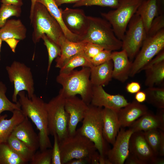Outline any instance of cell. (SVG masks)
I'll list each match as a JSON object with an SVG mask.
<instances>
[{
    "instance_id": "bcb514c9",
    "label": "cell",
    "mask_w": 164,
    "mask_h": 164,
    "mask_svg": "<svg viewBox=\"0 0 164 164\" xmlns=\"http://www.w3.org/2000/svg\"><path fill=\"white\" fill-rule=\"evenodd\" d=\"M91 164V159L89 157L75 159L68 161L66 164Z\"/></svg>"
},
{
    "instance_id": "11a10c76",
    "label": "cell",
    "mask_w": 164,
    "mask_h": 164,
    "mask_svg": "<svg viewBox=\"0 0 164 164\" xmlns=\"http://www.w3.org/2000/svg\"><path fill=\"white\" fill-rule=\"evenodd\" d=\"M99 164H112L107 156H104L100 154L99 158Z\"/></svg>"
},
{
    "instance_id": "277c9868",
    "label": "cell",
    "mask_w": 164,
    "mask_h": 164,
    "mask_svg": "<svg viewBox=\"0 0 164 164\" xmlns=\"http://www.w3.org/2000/svg\"><path fill=\"white\" fill-rule=\"evenodd\" d=\"M30 19L33 28L32 39L34 44L39 42L43 35L45 34L59 45L60 39L64 34L58 23L44 5L36 2Z\"/></svg>"
},
{
    "instance_id": "f5cc1de1",
    "label": "cell",
    "mask_w": 164,
    "mask_h": 164,
    "mask_svg": "<svg viewBox=\"0 0 164 164\" xmlns=\"http://www.w3.org/2000/svg\"><path fill=\"white\" fill-rule=\"evenodd\" d=\"M159 14H164V0H156Z\"/></svg>"
},
{
    "instance_id": "4dcf8cb0",
    "label": "cell",
    "mask_w": 164,
    "mask_h": 164,
    "mask_svg": "<svg viewBox=\"0 0 164 164\" xmlns=\"http://www.w3.org/2000/svg\"><path fill=\"white\" fill-rule=\"evenodd\" d=\"M27 163L12 150L7 142L0 144V164Z\"/></svg>"
},
{
    "instance_id": "d4e9b609",
    "label": "cell",
    "mask_w": 164,
    "mask_h": 164,
    "mask_svg": "<svg viewBox=\"0 0 164 164\" xmlns=\"http://www.w3.org/2000/svg\"><path fill=\"white\" fill-rule=\"evenodd\" d=\"M9 119L6 114L0 115V144L7 142L15 127L22 122L25 116L21 110H15Z\"/></svg>"
},
{
    "instance_id": "7402d4cb",
    "label": "cell",
    "mask_w": 164,
    "mask_h": 164,
    "mask_svg": "<svg viewBox=\"0 0 164 164\" xmlns=\"http://www.w3.org/2000/svg\"><path fill=\"white\" fill-rule=\"evenodd\" d=\"M87 41L73 42L68 39L63 35L60 38L59 45L61 49L60 56L56 59V67L60 68L72 56L83 51Z\"/></svg>"
},
{
    "instance_id": "ffe728a7",
    "label": "cell",
    "mask_w": 164,
    "mask_h": 164,
    "mask_svg": "<svg viewBox=\"0 0 164 164\" xmlns=\"http://www.w3.org/2000/svg\"><path fill=\"white\" fill-rule=\"evenodd\" d=\"M147 107L134 101L117 111L121 128L129 127L136 120L148 111Z\"/></svg>"
},
{
    "instance_id": "d6986e66",
    "label": "cell",
    "mask_w": 164,
    "mask_h": 164,
    "mask_svg": "<svg viewBox=\"0 0 164 164\" xmlns=\"http://www.w3.org/2000/svg\"><path fill=\"white\" fill-rule=\"evenodd\" d=\"M118 111L105 108L102 110L103 137L108 144L112 145L121 128Z\"/></svg>"
},
{
    "instance_id": "f1b7e54d",
    "label": "cell",
    "mask_w": 164,
    "mask_h": 164,
    "mask_svg": "<svg viewBox=\"0 0 164 164\" xmlns=\"http://www.w3.org/2000/svg\"><path fill=\"white\" fill-rule=\"evenodd\" d=\"M145 85L149 87L161 84L164 80V61L145 70Z\"/></svg>"
},
{
    "instance_id": "6da1fadb",
    "label": "cell",
    "mask_w": 164,
    "mask_h": 164,
    "mask_svg": "<svg viewBox=\"0 0 164 164\" xmlns=\"http://www.w3.org/2000/svg\"><path fill=\"white\" fill-rule=\"evenodd\" d=\"M19 102L21 110L25 116L30 118L39 131L40 150L52 148L48 129L47 114L45 102L40 97L34 94L29 98L24 91L19 92Z\"/></svg>"
},
{
    "instance_id": "44dd1931",
    "label": "cell",
    "mask_w": 164,
    "mask_h": 164,
    "mask_svg": "<svg viewBox=\"0 0 164 164\" xmlns=\"http://www.w3.org/2000/svg\"><path fill=\"white\" fill-rule=\"evenodd\" d=\"M111 59L113 64L112 78L125 82L129 76L132 62L124 50L112 52Z\"/></svg>"
},
{
    "instance_id": "f546056e",
    "label": "cell",
    "mask_w": 164,
    "mask_h": 164,
    "mask_svg": "<svg viewBox=\"0 0 164 164\" xmlns=\"http://www.w3.org/2000/svg\"><path fill=\"white\" fill-rule=\"evenodd\" d=\"M7 142L12 150L27 163L32 159L35 152L30 150L22 141L12 134Z\"/></svg>"
},
{
    "instance_id": "b9f144b4",
    "label": "cell",
    "mask_w": 164,
    "mask_h": 164,
    "mask_svg": "<svg viewBox=\"0 0 164 164\" xmlns=\"http://www.w3.org/2000/svg\"><path fill=\"white\" fill-rule=\"evenodd\" d=\"M54 144L52 149L51 164H62L59 141L57 135L54 134Z\"/></svg>"
},
{
    "instance_id": "681fc988",
    "label": "cell",
    "mask_w": 164,
    "mask_h": 164,
    "mask_svg": "<svg viewBox=\"0 0 164 164\" xmlns=\"http://www.w3.org/2000/svg\"><path fill=\"white\" fill-rule=\"evenodd\" d=\"M2 3L13 5L21 7L23 3L22 0H1Z\"/></svg>"
},
{
    "instance_id": "f907efd6",
    "label": "cell",
    "mask_w": 164,
    "mask_h": 164,
    "mask_svg": "<svg viewBox=\"0 0 164 164\" xmlns=\"http://www.w3.org/2000/svg\"><path fill=\"white\" fill-rule=\"evenodd\" d=\"M19 41L15 39H10L6 40L5 42L10 46L12 51L15 52L16 45Z\"/></svg>"
},
{
    "instance_id": "8fae6325",
    "label": "cell",
    "mask_w": 164,
    "mask_h": 164,
    "mask_svg": "<svg viewBox=\"0 0 164 164\" xmlns=\"http://www.w3.org/2000/svg\"><path fill=\"white\" fill-rule=\"evenodd\" d=\"M164 48V29L153 36L146 37L132 62L129 76L133 77L141 71L143 67Z\"/></svg>"
},
{
    "instance_id": "9a60e30c",
    "label": "cell",
    "mask_w": 164,
    "mask_h": 164,
    "mask_svg": "<svg viewBox=\"0 0 164 164\" xmlns=\"http://www.w3.org/2000/svg\"><path fill=\"white\" fill-rule=\"evenodd\" d=\"M128 103L125 97L121 95H111L107 93L102 86H93L92 96L90 103L93 105L118 111Z\"/></svg>"
},
{
    "instance_id": "52a82bcc",
    "label": "cell",
    "mask_w": 164,
    "mask_h": 164,
    "mask_svg": "<svg viewBox=\"0 0 164 164\" xmlns=\"http://www.w3.org/2000/svg\"><path fill=\"white\" fill-rule=\"evenodd\" d=\"M143 0H119L117 7L102 16L111 25L117 37L122 40L130 20Z\"/></svg>"
},
{
    "instance_id": "c3c4849f",
    "label": "cell",
    "mask_w": 164,
    "mask_h": 164,
    "mask_svg": "<svg viewBox=\"0 0 164 164\" xmlns=\"http://www.w3.org/2000/svg\"><path fill=\"white\" fill-rule=\"evenodd\" d=\"M159 155L161 157L164 156V131L161 130Z\"/></svg>"
},
{
    "instance_id": "9f6ffc18",
    "label": "cell",
    "mask_w": 164,
    "mask_h": 164,
    "mask_svg": "<svg viewBox=\"0 0 164 164\" xmlns=\"http://www.w3.org/2000/svg\"><path fill=\"white\" fill-rule=\"evenodd\" d=\"M31 2V6L30 10L29 18L30 19L32 16L33 11L34 5L36 2L37 0H30Z\"/></svg>"
},
{
    "instance_id": "1f68e13d",
    "label": "cell",
    "mask_w": 164,
    "mask_h": 164,
    "mask_svg": "<svg viewBox=\"0 0 164 164\" xmlns=\"http://www.w3.org/2000/svg\"><path fill=\"white\" fill-rule=\"evenodd\" d=\"M146 93V101L158 109L164 108V88L148 87L144 91Z\"/></svg>"
},
{
    "instance_id": "83f0119b",
    "label": "cell",
    "mask_w": 164,
    "mask_h": 164,
    "mask_svg": "<svg viewBox=\"0 0 164 164\" xmlns=\"http://www.w3.org/2000/svg\"><path fill=\"white\" fill-rule=\"evenodd\" d=\"M93 66L90 59L82 51L70 58L60 68L59 73H67L79 67L91 68Z\"/></svg>"
},
{
    "instance_id": "db71d44e",
    "label": "cell",
    "mask_w": 164,
    "mask_h": 164,
    "mask_svg": "<svg viewBox=\"0 0 164 164\" xmlns=\"http://www.w3.org/2000/svg\"><path fill=\"white\" fill-rule=\"evenodd\" d=\"M100 154L97 151H96L93 155L91 158V164H99V158Z\"/></svg>"
},
{
    "instance_id": "7a4b0ae2",
    "label": "cell",
    "mask_w": 164,
    "mask_h": 164,
    "mask_svg": "<svg viewBox=\"0 0 164 164\" xmlns=\"http://www.w3.org/2000/svg\"><path fill=\"white\" fill-rule=\"evenodd\" d=\"M90 68L83 67L79 70H73L66 73H60L56 81L62 86L59 93L64 98L80 95L87 104H90L93 85L90 79Z\"/></svg>"
},
{
    "instance_id": "484cf974",
    "label": "cell",
    "mask_w": 164,
    "mask_h": 164,
    "mask_svg": "<svg viewBox=\"0 0 164 164\" xmlns=\"http://www.w3.org/2000/svg\"><path fill=\"white\" fill-rule=\"evenodd\" d=\"M36 2L40 3L45 6L58 23L64 35L68 39L75 42L83 41L80 37L72 33L67 28L62 17L61 9L59 8L54 0H37Z\"/></svg>"
},
{
    "instance_id": "5b68a950",
    "label": "cell",
    "mask_w": 164,
    "mask_h": 164,
    "mask_svg": "<svg viewBox=\"0 0 164 164\" xmlns=\"http://www.w3.org/2000/svg\"><path fill=\"white\" fill-rule=\"evenodd\" d=\"M102 108L89 104L82 125L77 130L94 143L101 155L107 156L110 149L103 134Z\"/></svg>"
},
{
    "instance_id": "603a6c76",
    "label": "cell",
    "mask_w": 164,
    "mask_h": 164,
    "mask_svg": "<svg viewBox=\"0 0 164 164\" xmlns=\"http://www.w3.org/2000/svg\"><path fill=\"white\" fill-rule=\"evenodd\" d=\"M27 29L19 19H8L0 28V38L2 41L10 39L20 40L26 36Z\"/></svg>"
},
{
    "instance_id": "f6af8a7d",
    "label": "cell",
    "mask_w": 164,
    "mask_h": 164,
    "mask_svg": "<svg viewBox=\"0 0 164 164\" xmlns=\"http://www.w3.org/2000/svg\"><path fill=\"white\" fill-rule=\"evenodd\" d=\"M124 163L126 164H145L136 156L130 152Z\"/></svg>"
},
{
    "instance_id": "e575fe53",
    "label": "cell",
    "mask_w": 164,
    "mask_h": 164,
    "mask_svg": "<svg viewBox=\"0 0 164 164\" xmlns=\"http://www.w3.org/2000/svg\"><path fill=\"white\" fill-rule=\"evenodd\" d=\"M21 13V6L2 3L0 8V28L9 18L12 16L19 17Z\"/></svg>"
},
{
    "instance_id": "6f0895ef",
    "label": "cell",
    "mask_w": 164,
    "mask_h": 164,
    "mask_svg": "<svg viewBox=\"0 0 164 164\" xmlns=\"http://www.w3.org/2000/svg\"><path fill=\"white\" fill-rule=\"evenodd\" d=\"M2 41L1 39L0 38V52H1V46H2ZM0 60H1V59H0Z\"/></svg>"
},
{
    "instance_id": "8d00e7d4",
    "label": "cell",
    "mask_w": 164,
    "mask_h": 164,
    "mask_svg": "<svg viewBox=\"0 0 164 164\" xmlns=\"http://www.w3.org/2000/svg\"><path fill=\"white\" fill-rule=\"evenodd\" d=\"M119 0H81L73 5V7L83 6L96 5L102 7H107L113 9L116 8Z\"/></svg>"
},
{
    "instance_id": "cb8c5ba5",
    "label": "cell",
    "mask_w": 164,
    "mask_h": 164,
    "mask_svg": "<svg viewBox=\"0 0 164 164\" xmlns=\"http://www.w3.org/2000/svg\"><path fill=\"white\" fill-rule=\"evenodd\" d=\"M113 68L111 60L91 67L90 79L92 85L103 86L107 85L112 78Z\"/></svg>"
},
{
    "instance_id": "ee69618b",
    "label": "cell",
    "mask_w": 164,
    "mask_h": 164,
    "mask_svg": "<svg viewBox=\"0 0 164 164\" xmlns=\"http://www.w3.org/2000/svg\"><path fill=\"white\" fill-rule=\"evenodd\" d=\"M141 86L139 83L137 82H132L128 84L126 87L127 92L131 94L136 93L140 91Z\"/></svg>"
},
{
    "instance_id": "836d02e7",
    "label": "cell",
    "mask_w": 164,
    "mask_h": 164,
    "mask_svg": "<svg viewBox=\"0 0 164 164\" xmlns=\"http://www.w3.org/2000/svg\"><path fill=\"white\" fill-rule=\"evenodd\" d=\"M46 46L48 53V62L47 69V74L49 73L53 60L59 56L61 53L60 46L45 34L41 37Z\"/></svg>"
},
{
    "instance_id": "4316f807",
    "label": "cell",
    "mask_w": 164,
    "mask_h": 164,
    "mask_svg": "<svg viewBox=\"0 0 164 164\" xmlns=\"http://www.w3.org/2000/svg\"><path fill=\"white\" fill-rule=\"evenodd\" d=\"M135 13L141 17L147 35L153 20L159 15L156 0H143Z\"/></svg>"
},
{
    "instance_id": "60d3db41",
    "label": "cell",
    "mask_w": 164,
    "mask_h": 164,
    "mask_svg": "<svg viewBox=\"0 0 164 164\" xmlns=\"http://www.w3.org/2000/svg\"><path fill=\"white\" fill-rule=\"evenodd\" d=\"M104 49L99 45L87 42L84 47L83 51L86 56L91 60Z\"/></svg>"
},
{
    "instance_id": "5bb4252c",
    "label": "cell",
    "mask_w": 164,
    "mask_h": 164,
    "mask_svg": "<svg viewBox=\"0 0 164 164\" xmlns=\"http://www.w3.org/2000/svg\"><path fill=\"white\" fill-rule=\"evenodd\" d=\"M88 105L76 96L65 98V109L69 115L68 134L76 132L77 124L84 117Z\"/></svg>"
},
{
    "instance_id": "e0dca14e",
    "label": "cell",
    "mask_w": 164,
    "mask_h": 164,
    "mask_svg": "<svg viewBox=\"0 0 164 164\" xmlns=\"http://www.w3.org/2000/svg\"><path fill=\"white\" fill-rule=\"evenodd\" d=\"M12 134L32 151L35 152L39 148V135L35 132L27 117L25 116L24 120L15 127Z\"/></svg>"
},
{
    "instance_id": "ac0fdd59",
    "label": "cell",
    "mask_w": 164,
    "mask_h": 164,
    "mask_svg": "<svg viewBox=\"0 0 164 164\" xmlns=\"http://www.w3.org/2000/svg\"><path fill=\"white\" fill-rule=\"evenodd\" d=\"M158 109L155 114L148 111L133 123L129 128L133 132L156 129L164 131V108Z\"/></svg>"
},
{
    "instance_id": "74e56055",
    "label": "cell",
    "mask_w": 164,
    "mask_h": 164,
    "mask_svg": "<svg viewBox=\"0 0 164 164\" xmlns=\"http://www.w3.org/2000/svg\"><path fill=\"white\" fill-rule=\"evenodd\" d=\"M52 149L48 148L35 152L29 161L30 164H51Z\"/></svg>"
},
{
    "instance_id": "f35d334b",
    "label": "cell",
    "mask_w": 164,
    "mask_h": 164,
    "mask_svg": "<svg viewBox=\"0 0 164 164\" xmlns=\"http://www.w3.org/2000/svg\"><path fill=\"white\" fill-rule=\"evenodd\" d=\"M164 29V14L159 15L153 19L146 37L153 36Z\"/></svg>"
},
{
    "instance_id": "ba28073f",
    "label": "cell",
    "mask_w": 164,
    "mask_h": 164,
    "mask_svg": "<svg viewBox=\"0 0 164 164\" xmlns=\"http://www.w3.org/2000/svg\"><path fill=\"white\" fill-rule=\"evenodd\" d=\"M65 98L60 94L45 103L49 135L56 134L59 142L68 135L69 115L64 107Z\"/></svg>"
},
{
    "instance_id": "9c48e42d",
    "label": "cell",
    "mask_w": 164,
    "mask_h": 164,
    "mask_svg": "<svg viewBox=\"0 0 164 164\" xmlns=\"http://www.w3.org/2000/svg\"><path fill=\"white\" fill-rule=\"evenodd\" d=\"M10 82L14 84L12 101L17 102L18 93L26 91L31 98L34 94V81L31 68L23 63L14 61L11 64L6 67Z\"/></svg>"
},
{
    "instance_id": "7c38bea8",
    "label": "cell",
    "mask_w": 164,
    "mask_h": 164,
    "mask_svg": "<svg viewBox=\"0 0 164 164\" xmlns=\"http://www.w3.org/2000/svg\"><path fill=\"white\" fill-rule=\"evenodd\" d=\"M61 10L62 17L67 28L71 32L82 39L86 33L88 26L87 16L84 11L81 9L68 7Z\"/></svg>"
},
{
    "instance_id": "30bf717a",
    "label": "cell",
    "mask_w": 164,
    "mask_h": 164,
    "mask_svg": "<svg viewBox=\"0 0 164 164\" xmlns=\"http://www.w3.org/2000/svg\"><path fill=\"white\" fill-rule=\"evenodd\" d=\"M122 40L121 48L132 62L146 37V33L141 17L135 13L128 25Z\"/></svg>"
},
{
    "instance_id": "816d5d0a",
    "label": "cell",
    "mask_w": 164,
    "mask_h": 164,
    "mask_svg": "<svg viewBox=\"0 0 164 164\" xmlns=\"http://www.w3.org/2000/svg\"><path fill=\"white\" fill-rule=\"evenodd\" d=\"M59 7L62 4L72 3H76L81 0H54Z\"/></svg>"
},
{
    "instance_id": "2e32d148",
    "label": "cell",
    "mask_w": 164,
    "mask_h": 164,
    "mask_svg": "<svg viewBox=\"0 0 164 164\" xmlns=\"http://www.w3.org/2000/svg\"><path fill=\"white\" fill-rule=\"evenodd\" d=\"M129 152L135 155L145 164H154L156 156L147 142L143 131L133 132L129 142Z\"/></svg>"
},
{
    "instance_id": "ab89813d",
    "label": "cell",
    "mask_w": 164,
    "mask_h": 164,
    "mask_svg": "<svg viewBox=\"0 0 164 164\" xmlns=\"http://www.w3.org/2000/svg\"><path fill=\"white\" fill-rule=\"evenodd\" d=\"M112 51L103 50L90 60L93 66L104 63L111 60Z\"/></svg>"
},
{
    "instance_id": "3957f363",
    "label": "cell",
    "mask_w": 164,
    "mask_h": 164,
    "mask_svg": "<svg viewBox=\"0 0 164 164\" xmlns=\"http://www.w3.org/2000/svg\"><path fill=\"white\" fill-rule=\"evenodd\" d=\"M88 26L82 40L100 46L111 51L121 48L122 41L115 35L112 27L107 20L100 17L87 16Z\"/></svg>"
},
{
    "instance_id": "4fadbf2b",
    "label": "cell",
    "mask_w": 164,
    "mask_h": 164,
    "mask_svg": "<svg viewBox=\"0 0 164 164\" xmlns=\"http://www.w3.org/2000/svg\"><path fill=\"white\" fill-rule=\"evenodd\" d=\"M133 132L130 128H121L118 133L113 147L110 149L107 157L112 164H123L129 153V142Z\"/></svg>"
},
{
    "instance_id": "7bdbcfd3",
    "label": "cell",
    "mask_w": 164,
    "mask_h": 164,
    "mask_svg": "<svg viewBox=\"0 0 164 164\" xmlns=\"http://www.w3.org/2000/svg\"><path fill=\"white\" fill-rule=\"evenodd\" d=\"M164 61V49L160 51L154 57L149 61L142 68V70L150 68Z\"/></svg>"
},
{
    "instance_id": "d6a6232c",
    "label": "cell",
    "mask_w": 164,
    "mask_h": 164,
    "mask_svg": "<svg viewBox=\"0 0 164 164\" xmlns=\"http://www.w3.org/2000/svg\"><path fill=\"white\" fill-rule=\"evenodd\" d=\"M7 90V88L5 84L0 81V115L5 111L12 112L15 110H21L19 101L14 103L8 98L5 94Z\"/></svg>"
},
{
    "instance_id": "7dc6e473",
    "label": "cell",
    "mask_w": 164,
    "mask_h": 164,
    "mask_svg": "<svg viewBox=\"0 0 164 164\" xmlns=\"http://www.w3.org/2000/svg\"><path fill=\"white\" fill-rule=\"evenodd\" d=\"M146 94L144 91H139L136 93L135 95V100L140 103L146 101Z\"/></svg>"
},
{
    "instance_id": "8992f818",
    "label": "cell",
    "mask_w": 164,
    "mask_h": 164,
    "mask_svg": "<svg viewBox=\"0 0 164 164\" xmlns=\"http://www.w3.org/2000/svg\"><path fill=\"white\" fill-rule=\"evenodd\" d=\"M62 164L73 159L91 158L97 151L94 143L77 130L59 142Z\"/></svg>"
},
{
    "instance_id": "d590c367",
    "label": "cell",
    "mask_w": 164,
    "mask_h": 164,
    "mask_svg": "<svg viewBox=\"0 0 164 164\" xmlns=\"http://www.w3.org/2000/svg\"><path fill=\"white\" fill-rule=\"evenodd\" d=\"M161 130L156 129L143 132L147 142L157 156H159V153Z\"/></svg>"
}]
</instances>
